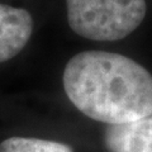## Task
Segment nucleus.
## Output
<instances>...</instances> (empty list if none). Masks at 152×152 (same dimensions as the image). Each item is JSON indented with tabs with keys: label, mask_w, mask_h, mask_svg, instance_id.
<instances>
[{
	"label": "nucleus",
	"mask_w": 152,
	"mask_h": 152,
	"mask_svg": "<svg viewBox=\"0 0 152 152\" xmlns=\"http://www.w3.org/2000/svg\"><path fill=\"white\" fill-rule=\"evenodd\" d=\"M62 83L83 114L107 124L152 115V75L134 60L105 51H84L69 60Z\"/></svg>",
	"instance_id": "1"
},
{
	"label": "nucleus",
	"mask_w": 152,
	"mask_h": 152,
	"mask_svg": "<svg viewBox=\"0 0 152 152\" xmlns=\"http://www.w3.org/2000/svg\"><path fill=\"white\" fill-rule=\"evenodd\" d=\"M67 22L76 34L91 41H119L143 22L146 0H66Z\"/></svg>",
	"instance_id": "2"
},
{
	"label": "nucleus",
	"mask_w": 152,
	"mask_h": 152,
	"mask_svg": "<svg viewBox=\"0 0 152 152\" xmlns=\"http://www.w3.org/2000/svg\"><path fill=\"white\" fill-rule=\"evenodd\" d=\"M33 32V19L26 9L0 4V62L12 60L26 47Z\"/></svg>",
	"instance_id": "3"
},
{
	"label": "nucleus",
	"mask_w": 152,
	"mask_h": 152,
	"mask_svg": "<svg viewBox=\"0 0 152 152\" xmlns=\"http://www.w3.org/2000/svg\"><path fill=\"white\" fill-rule=\"evenodd\" d=\"M104 145L108 152H152V115L124 124H109Z\"/></svg>",
	"instance_id": "4"
},
{
	"label": "nucleus",
	"mask_w": 152,
	"mask_h": 152,
	"mask_svg": "<svg viewBox=\"0 0 152 152\" xmlns=\"http://www.w3.org/2000/svg\"><path fill=\"white\" fill-rule=\"evenodd\" d=\"M0 152H74V150L61 142L12 137L0 143Z\"/></svg>",
	"instance_id": "5"
}]
</instances>
